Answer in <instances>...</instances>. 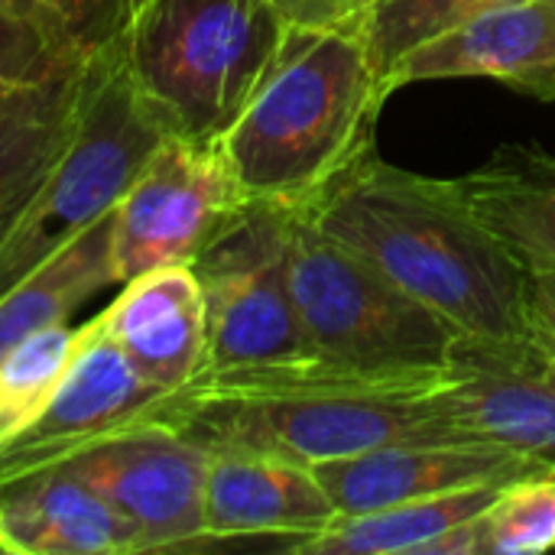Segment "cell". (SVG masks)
<instances>
[{
	"label": "cell",
	"mask_w": 555,
	"mask_h": 555,
	"mask_svg": "<svg viewBox=\"0 0 555 555\" xmlns=\"http://www.w3.org/2000/svg\"><path fill=\"white\" fill-rule=\"evenodd\" d=\"M527 263V302L533 338L555 358V260H524Z\"/></svg>",
	"instance_id": "obj_27"
},
{
	"label": "cell",
	"mask_w": 555,
	"mask_h": 555,
	"mask_svg": "<svg viewBox=\"0 0 555 555\" xmlns=\"http://www.w3.org/2000/svg\"><path fill=\"white\" fill-rule=\"evenodd\" d=\"M286 276L312 358L354 387L426 390L442 380L465 338L328 237L302 208L289 215Z\"/></svg>",
	"instance_id": "obj_5"
},
{
	"label": "cell",
	"mask_w": 555,
	"mask_h": 555,
	"mask_svg": "<svg viewBox=\"0 0 555 555\" xmlns=\"http://www.w3.org/2000/svg\"><path fill=\"white\" fill-rule=\"evenodd\" d=\"M75 65L81 59L62 55L33 23L0 0V94L42 85Z\"/></svg>",
	"instance_id": "obj_25"
},
{
	"label": "cell",
	"mask_w": 555,
	"mask_h": 555,
	"mask_svg": "<svg viewBox=\"0 0 555 555\" xmlns=\"http://www.w3.org/2000/svg\"><path fill=\"white\" fill-rule=\"evenodd\" d=\"M211 452L140 416L59 465L101 494L140 537L143 553L202 550ZM55 472V468H52Z\"/></svg>",
	"instance_id": "obj_9"
},
{
	"label": "cell",
	"mask_w": 555,
	"mask_h": 555,
	"mask_svg": "<svg viewBox=\"0 0 555 555\" xmlns=\"http://www.w3.org/2000/svg\"><path fill=\"white\" fill-rule=\"evenodd\" d=\"M299 208L465 338H533L527 263L472 211L455 179L400 169L374 146Z\"/></svg>",
	"instance_id": "obj_1"
},
{
	"label": "cell",
	"mask_w": 555,
	"mask_h": 555,
	"mask_svg": "<svg viewBox=\"0 0 555 555\" xmlns=\"http://www.w3.org/2000/svg\"><path fill=\"white\" fill-rule=\"evenodd\" d=\"M426 390H345L286 364L198 374L143 416L208 452H257L312 468L397 442H468L429 413Z\"/></svg>",
	"instance_id": "obj_3"
},
{
	"label": "cell",
	"mask_w": 555,
	"mask_h": 555,
	"mask_svg": "<svg viewBox=\"0 0 555 555\" xmlns=\"http://www.w3.org/2000/svg\"><path fill=\"white\" fill-rule=\"evenodd\" d=\"M296 29L358 26L371 0H267Z\"/></svg>",
	"instance_id": "obj_26"
},
{
	"label": "cell",
	"mask_w": 555,
	"mask_h": 555,
	"mask_svg": "<svg viewBox=\"0 0 555 555\" xmlns=\"http://www.w3.org/2000/svg\"><path fill=\"white\" fill-rule=\"evenodd\" d=\"M338 511L312 468L257 455L211 452L205 481V543L280 537L283 550L322 533Z\"/></svg>",
	"instance_id": "obj_15"
},
{
	"label": "cell",
	"mask_w": 555,
	"mask_h": 555,
	"mask_svg": "<svg viewBox=\"0 0 555 555\" xmlns=\"http://www.w3.org/2000/svg\"><path fill=\"white\" fill-rule=\"evenodd\" d=\"M423 400L455 436L514 449L555 472V358L537 338H462Z\"/></svg>",
	"instance_id": "obj_10"
},
{
	"label": "cell",
	"mask_w": 555,
	"mask_h": 555,
	"mask_svg": "<svg viewBox=\"0 0 555 555\" xmlns=\"http://www.w3.org/2000/svg\"><path fill=\"white\" fill-rule=\"evenodd\" d=\"M247 205L218 143L163 137L111 211L114 286L195 257Z\"/></svg>",
	"instance_id": "obj_8"
},
{
	"label": "cell",
	"mask_w": 555,
	"mask_h": 555,
	"mask_svg": "<svg viewBox=\"0 0 555 555\" xmlns=\"http://www.w3.org/2000/svg\"><path fill=\"white\" fill-rule=\"evenodd\" d=\"M98 319L127 361L163 393L205 371L208 319L192 263L159 267L120 283V296Z\"/></svg>",
	"instance_id": "obj_14"
},
{
	"label": "cell",
	"mask_w": 555,
	"mask_h": 555,
	"mask_svg": "<svg viewBox=\"0 0 555 555\" xmlns=\"http://www.w3.org/2000/svg\"><path fill=\"white\" fill-rule=\"evenodd\" d=\"M494 78L533 101H555V0H514L413 49L390 75V94L413 81Z\"/></svg>",
	"instance_id": "obj_13"
},
{
	"label": "cell",
	"mask_w": 555,
	"mask_h": 555,
	"mask_svg": "<svg viewBox=\"0 0 555 555\" xmlns=\"http://www.w3.org/2000/svg\"><path fill=\"white\" fill-rule=\"evenodd\" d=\"M0 553L140 555L137 530L68 472H42L0 488Z\"/></svg>",
	"instance_id": "obj_16"
},
{
	"label": "cell",
	"mask_w": 555,
	"mask_h": 555,
	"mask_svg": "<svg viewBox=\"0 0 555 555\" xmlns=\"http://www.w3.org/2000/svg\"><path fill=\"white\" fill-rule=\"evenodd\" d=\"M387 98L358 26H293L218 150L247 202L299 208L377 146Z\"/></svg>",
	"instance_id": "obj_2"
},
{
	"label": "cell",
	"mask_w": 555,
	"mask_h": 555,
	"mask_svg": "<svg viewBox=\"0 0 555 555\" xmlns=\"http://www.w3.org/2000/svg\"><path fill=\"white\" fill-rule=\"evenodd\" d=\"M163 137V127L137 101L111 46L94 59L81 117L65 153L0 237V296L49 263L94 221L107 218Z\"/></svg>",
	"instance_id": "obj_6"
},
{
	"label": "cell",
	"mask_w": 555,
	"mask_h": 555,
	"mask_svg": "<svg viewBox=\"0 0 555 555\" xmlns=\"http://www.w3.org/2000/svg\"><path fill=\"white\" fill-rule=\"evenodd\" d=\"M514 0H371L358 29L367 46V55L390 94L387 81L393 68L420 46L433 42L436 36L462 26L465 20L504 7Z\"/></svg>",
	"instance_id": "obj_22"
},
{
	"label": "cell",
	"mask_w": 555,
	"mask_h": 555,
	"mask_svg": "<svg viewBox=\"0 0 555 555\" xmlns=\"http://www.w3.org/2000/svg\"><path fill=\"white\" fill-rule=\"evenodd\" d=\"M107 286H114L111 215L0 296V358L23 338L68 322L78 306Z\"/></svg>",
	"instance_id": "obj_20"
},
{
	"label": "cell",
	"mask_w": 555,
	"mask_h": 555,
	"mask_svg": "<svg viewBox=\"0 0 555 555\" xmlns=\"http://www.w3.org/2000/svg\"><path fill=\"white\" fill-rule=\"evenodd\" d=\"M85 328L52 325L0 358V446L23 433L62 387Z\"/></svg>",
	"instance_id": "obj_21"
},
{
	"label": "cell",
	"mask_w": 555,
	"mask_h": 555,
	"mask_svg": "<svg viewBox=\"0 0 555 555\" xmlns=\"http://www.w3.org/2000/svg\"><path fill=\"white\" fill-rule=\"evenodd\" d=\"M455 185L520 260H555V153L533 143H504Z\"/></svg>",
	"instance_id": "obj_18"
},
{
	"label": "cell",
	"mask_w": 555,
	"mask_h": 555,
	"mask_svg": "<svg viewBox=\"0 0 555 555\" xmlns=\"http://www.w3.org/2000/svg\"><path fill=\"white\" fill-rule=\"evenodd\" d=\"M478 555H543L555 550V472L501 488L478 517Z\"/></svg>",
	"instance_id": "obj_23"
},
{
	"label": "cell",
	"mask_w": 555,
	"mask_h": 555,
	"mask_svg": "<svg viewBox=\"0 0 555 555\" xmlns=\"http://www.w3.org/2000/svg\"><path fill=\"white\" fill-rule=\"evenodd\" d=\"M62 55L91 62L104 55L127 10V0H7Z\"/></svg>",
	"instance_id": "obj_24"
},
{
	"label": "cell",
	"mask_w": 555,
	"mask_h": 555,
	"mask_svg": "<svg viewBox=\"0 0 555 555\" xmlns=\"http://www.w3.org/2000/svg\"><path fill=\"white\" fill-rule=\"evenodd\" d=\"M540 472L550 468L491 442H397L312 465L338 517L481 485H511Z\"/></svg>",
	"instance_id": "obj_12"
},
{
	"label": "cell",
	"mask_w": 555,
	"mask_h": 555,
	"mask_svg": "<svg viewBox=\"0 0 555 555\" xmlns=\"http://www.w3.org/2000/svg\"><path fill=\"white\" fill-rule=\"evenodd\" d=\"M289 205L247 202L195 257L208 319L202 374H237L315 361L286 276Z\"/></svg>",
	"instance_id": "obj_7"
},
{
	"label": "cell",
	"mask_w": 555,
	"mask_h": 555,
	"mask_svg": "<svg viewBox=\"0 0 555 555\" xmlns=\"http://www.w3.org/2000/svg\"><path fill=\"white\" fill-rule=\"evenodd\" d=\"M289 29L267 0H127L114 52L166 137L218 143L270 75Z\"/></svg>",
	"instance_id": "obj_4"
},
{
	"label": "cell",
	"mask_w": 555,
	"mask_h": 555,
	"mask_svg": "<svg viewBox=\"0 0 555 555\" xmlns=\"http://www.w3.org/2000/svg\"><path fill=\"white\" fill-rule=\"evenodd\" d=\"M81 328V348L49 406L0 446V488L59 468L85 446L137 423L166 397L127 361L98 315Z\"/></svg>",
	"instance_id": "obj_11"
},
{
	"label": "cell",
	"mask_w": 555,
	"mask_h": 555,
	"mask_svg": "<svg viewBox=\"0 0 555 555\" xmlns=\"http://www.w3.org/2000/svg\"><path fill=\"white\" fill-rule=\"evenodd\" d=\"M504 485L465 488L439 498L406 501L371 514L338 517L322 533L286 546L293 555H423L429 543L485 514Z\"/></svg>",
	"instance_id": "obj_19"
},
{
	"label": "cell",
	"mask_w": 555,
	"mask_h": 555,
	"mask_svg": "<svg viewBox=\"0 0 555 555\" xmlns=\"http://www.w3.org/2000/svg\"><path fill=\"white\" fill-rule=\"evenodd\" d=\"M91 68L94 59L42 85L0 94V237L65 153L81 117Z\"/></svg>",
	"instance_id": "obj_17"
}]
</instances>
